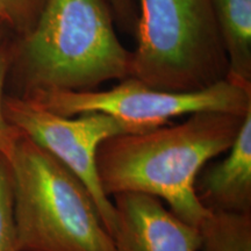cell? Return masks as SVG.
<instances>
[{
    "label": "cell",
    "mask_w": 251,
    "mask_h": 251,
    "mask_svg": "<svg viewBox=\"0 0 251 251\" xmlns=\"http://www.w3.org/2000/svg\"><path fill=\"white\" fill-rule=\"evenodd\" d=\"M243 119L199 112L181 124L103 141L97 153L103 192L109 198L125 192L157 197L178 218L198 227L209 211L196 194L197 176L212 158L228 151Z\"/></svg>",
    "instance_id": "obj_1"
},
{
    "label": "cell",
    "mask_w": 251,
    "mask_h": 251,
    "mask_svg": "<svg viewBox=\"0 0 251 251\" xmlns=\"http://www.w3.org/2000/svg\"><path fill=\"white\" fill-rule=\"evenodd\" d=\"M106 0H47L34 29L13 37L7 83L27 99L47 91H92L131 77L133 51L118 39Z\"/></svg>",
    "instance_id": "obj_2"
},
{
    "label": "cell",
    "mask_w": 251,
    "mask_h": 251,
    "mask_svg": "<svg viewBox=\"0 0 251 251\" xmlns=\"http://www.w3.org/2000/svg\"><path fill=\"white\" fill-rule=\"evenodd\" d=\"M9 161L19 251H114L85 184L23 134Z\"/></svg>",
    "instance_id": "obj_3"
},
{
    "label": "cell",
    "mask_w": 251,
    "mask_h": 251,
    "mask_svg": "<svg viewBox=\"0 0 251 251\" xmlns=\"http://www.w3.org/2000/svg\"><path fill=\"white\" fill-rule=\"evenodd\" d=\"M131 77L192 92L226 79L228 58L212 0H139Z\"/></svg>",
    "instance_id": "obj_4"
},
{
    "label": "cell",
    "mask_w": 251,
    "mask_h": 251,
    "mask_svg": "<svg viewBox=\"0 0 251 251\" xmlns=\"http://www.w3.org/2000/svg\"><path fill=\"white\" fill-rule=\"evenodd\" d=\"M26 100L68 118L84 113H103L142 131L165 126L174 118L199 112L246 117L251 111V90L227 78L202 90L171 92L152 89L129 77L106 91H47Z\"/></svg>",
    "instance_id": "obj_5"
},
{
    "label": "cell",
    "mask_w": 251,
    "mask_h": 251,
    "mask_svg": "<svg viewBox=\"0 0 251 251\" xmlns=\"http://www.w3.org/2000/svg\"><path fill=\"white\" fill-rule=\"evenodd\" d=\"M4 112L25 136L51 153L85 184L108 233L113 235L117 215L113 201L100 184L97 153L103 141L143 131L98 112L84 113L77 119L62 117L12 94L5 96Z\"/></svg>",
    "instance_id": "obj_6"
},
{
    "label": "cell",
    "mask_w": 251,
    "mask_h": 251,
    "mask_svg": "<svg viewBox=\"0 0 251 251\" xmlns=\"http://www.w3.org/2000/svg\"><path fill=\"white\" fill-rule=\"evenodd\" d=\"M114 198V251H200L198 227L178 218L159 198L125 192Z\"/></svg>",
    "instance_id": "obj_7"
},
{
    "label": "cell",
    "mask_w": 251,
    "mask_h": 251,
    "mask_svg": "<svg viewBox=\"0 0 251 251\" xmlns=\"http://www.w3.org/2000/svg\"><path fill=\"white\" fill-rule=\"evenodd\" d=\"M225 159L205 165L194 190L209 212L251 213V111Z\"/></svg>",
    "instance_id": "obj_8"
},
{
    "label": "cell",
    "mask_w": 251,
    "mask_h": 251,
    "mask_svg": "<svg viewBox=\"0 0 251 251\" xmlns=\"http://www.w3.org/2000/svg\"><path fill=\"white\" fill-rule=\"evenodd\" d=\"M229 79L251 90V0H212Z\"/></svg>",
    "instance_id": "obj_9"
},
{
    "label": "cell",
    "mask_w": 251,
    "mask_h": 251,
    "mask_svg": "<svg viewBox=\"0 0 251 251\" xmlns=\"http://www.w3.org/2000/svg\"><path fill=\"white\" fill-rule=\"evenodd\" d=\"M198 230L200 251H251V213L209 212Z\"/></svg>",
    "instance_id": "obj_10"
},
{
    "label": "cell",
    "mask_w": 251,
    "mask_h": 251,
    "mask_svg": "<svg viewBox=\"0 0 251 251\" xmlns=\"http://www.w3.org/2000/svg\"><path fill=\"white\" fill-rule=\"evenodd\" d=\"M47 0H0V21L14 39L27 36L42 14Z\"/></svg>",
    "instance_id": "obj_11"
},
{
    "label": "cell",
    "mask_w": 251,
    "mask_h": 251,
    "mask_svg": "<svg viewBox=\"0 0 251 251\" xmlns=\"http://www.w3.org/2000/svg\"><path fill=\"white\" fill-rule=\"evenodd\" d=\"M13 55V36H8L0 45V155L9 159L13 155L15 146L21 137L20 130L7 120L4 112L5 87Z\"/></svg>",
    "instance_id": "obj_12"
},
{
    "label": "cell",
    "mask_w": 251,
    "mask_h": 251,
    "mask_svg": "<svg viewBox=\"0 0 251 251\" xmlns=\"http://www.w3.org/2000/svg\"><path fill=\"white\" fill-rule=\"evenodd\" d=\"M0 251H19L13 216L9 161L0 155Z\"/></svg>",
    "instance_id": "obj_13"
},
{
    "label": "cell",
    "mask_w": 251,
    "mask_h": 251,
    "mask_svg": "<svg viewBox=\"0 0 251 251\" xmlns=\"http://www.w3.org/2000/svg\"><path fill=\"white\" fill-rule=\"evenodd\" d=\"M119 27L129 34H134L137 23V9L135 0H106Z\"/></svg>",
    "instance_id": "obj_14"
},
{
    "label": "cell",
    "mask_w": 251,
    "mask_h": 251,
    "mask_svg": "<svg viewBox=\"0 0 251 251\" xmlns=\"http://www.w3.org/2000/svg\"><path fill=\"white\" fill-rule=\"evenodd\" d=\"M8 36H13V35H12L11 31L7 29V27H6L5 25L0 21V45H1V43L4 42V41L7 39Z\"/></svg>",
    "instance_id": "obj_15"
}]
</instances>
